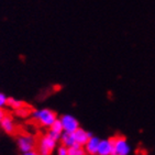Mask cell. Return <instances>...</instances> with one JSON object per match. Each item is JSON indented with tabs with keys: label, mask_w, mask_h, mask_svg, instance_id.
Segmentation results:
<instances>
[{
	"label": "cell",
	"mask_w": 155,
	"mask_h": 155,
	"mask_svg": "<svg viewBox=\"0 0 155 155\" xmlns=\"http://www.w3.org/2000/svg\"><path fill=\"white\" fill-rule=\"evenodd\" d=\"M0 125H1V128H2L3 131L7 132V133H9V134H12V133L15 131V124L10 116L5 117V118L1 120Z\"/></svg>",
	"instance_id": "cell-10"
},
{
	"label": "cell",
	"mask_w": 155,
	"mask_h": 155,
	"mask_svg": "<svg viewBox=\"0 0 155 155\" xmlns=\"http://www.w3.org/2000/svg\"><path fill=\"white\" fill-rule=\"evenodd\" d=\"M112 151H114V141H112V139L100 140L97 155H111Z\"/></svg>",
	"instance_id": "cell-6"
},
{
	"label": "cell",
	"mask_w": 155,
	"mask_h": 155,
	"mask_svg": "<svg viewBox=\"0 0 155 155\" xmlns=\"http://www.w3.org/2000/svg\"><path fill=\"white\" fill-rule=\"evenodd\" d=\"M18 147L22 153L29 152L35 149L36 146V139L31 134H21L18 137Z\"/></svg>",
	"instance_id": "cell-4"
},
{
	"label": "cell",
	"mask_w": 155,
	"mask_h": 155,
	"mask_svg": "<svg viewBox=\"0 0 155 155\" xmlns=\"http://www.w3.org/2000/svg\"><path fill=\"white\" fill-rule=\"evenodd\" d=\"M8 104V97L5 94L0 93V108H3Z\"/></svg>",
	"instance_id": "cell-15"
},
{
	"label": "cell",
	"mask_w": 155,
	"mask_h": 155,
	"mask_svg": "<svg viewBox=\"0 0 155 155\" xmlns=\"http://www.w3.org/2000/svg\"><path fill=\"white\" fill-rule=\"evenodd\" d=\"M74 137H75V141H76V144H77V145L84 146L87 143V141L90 139L91 133L87 132L86 130H84V129L79 128L74 132Z\"/></svg>",
	"instance_id": "cell-7"
},
{
	"label": "cell",
	"mask_w": 155,
	"mask_h": 155,
	"mask_svg": "<svg viewBox=\"0 0 155 155\" xmlns=\"http://www.w3.org/2000/svg\"><path fill=\"white\" fill-rule=\"evenodd\" d=\"M56 144L57 141L46 133L40 137L38 143V152L40 153V155H51L56 147Z\"/></svg>",
	"instance_id": "cell-2"
},
{
	"label": "cell",
	"mask_w": 155,
	"mask_h": 155,
	"mask_svg": "<svg viewBox=\"0 0 155 155\" xmlns=\"http://www.w3.org/2000/svg\"><path fill=\"white\" fill-rule=\"evenodd\" d=\"M6 116H7L6 111L3 110V108H0V122H1V120H2Z\"/></svg>",
	"instance_id": "cell-18"
},
{
	"label": "cell",
	"mask_w": 155,
	"mask_h": 155,
	"mask_svg": "<svg viewBox=\"0 0 155 155\" xmlns=\"http://www.w3.org/2000/svg\"><path fill=\"white\" fill-rule=\"evenodd\" d=\"M7 106H9L10 108H12V109L17 110V109H19V108L23 107L24 104H23V101H21V100H18V99L8 98V104H7Z\"/></svg>",
	"instance_id": "cell-13"
},
{
	"label": "cell",
	"mask_w": 155,
	"mask_h": 155,
	"mask_svg": "<svg viewBox=\"0 0 155 155\" xmlns=\"http://www.w3.org/2000/svg\"><path fill=\"white\" fill-rule=\"evenodd\" d=\"M68 155H86V151L83 146L75 145L68 149Z\"/></svg>",
	"instance_id": "cell-12"
},
{
	"label": "cell",
	"mask_w": 155,
	"mask_h": 155,
	"mask_svg": "<svg viewBox=\"0 0 155 155\" xmlns=\"http://www.w3.org/2000/svg\"><path fill=\"white\" fill-rule=\"evenodd\" d=\"M114 141V151L111 155H129L131 151V146L124 137H116L112 139Z\"/></svg>",
	"instance_id": "cell-3"
},
{
	"label": "cell",
	"mask_w": 155,
	"mask_h": 155,
	"mask_svg": "<svg viewBox=\"0 0 155 155\" xmlns=\"http://www.w3.org/2000/svg\"><path fill=\"white\" fill-rule=\"evenodd\" d=\"M32 118L36 120L43 127L46 128H51L53 123L57 120L56 114L51 109H38V110H33L31 112Z\"/></svg>",
	"instance_id": "cell-1"
},
{
	"label": "cell",
	"mask_w": 155,
	"mask_h": 155,
	"mask_svg": "<svg viewBox=\"0 0 155 155\" xmlns=\"http://www.w3.org/2000/svg\"><path fill=\"white\" fill-rule=\"evenodd\" d=\"M57 155H68V147L64 145H61L57 149Z\"/></svg>",
	"instance_id": "cell-16"
},
{
	"label": "cell",
	"mask_w": 155,
	"mask_h": 155,
	"mask_svg": "<svg viewBox=\"0 0 155 155\" xmlns=\"http://www.w3.org/2000/svg\"><path fill=\"white\" fill-rule=\"evenodd\" d=\"M22 155H40V153L35 150H32V151H29V152H25L23 153Z\"/></svg>",
	"instance_id": "cell-17"
},
{
	"label": "cell",
	"mask_w": 155,
	"mask_h": 155,
	"mask_svg": "<svg viewBox=\"0 0 155 155\" xmlns=\"http://www.w3.org/2000/svg\"><path fill=\"white\" fill-rule=\"evenodd\" d=\"M63 127H62V122H61L60 119H57L55 122L53 123L51 128H50V131L48 132V134H50L54 140L58 141L61 139V135L63 133Z\"/></svg>",
	"instance_id": "cell-9"
},
{
	"label": "cell",
	"mask_w": 155,
	"mask_h": 155,
	"mask_svg": "<svg viewBox=\"0 0 155 155\" xmlns=\"http://www.w3.org/2000/svg\"><path fill=\"white\" fill-rule=\"evenodd\" d=\"M96 155H97V154H96Z\"/></svg>",
	"instance_id": "cell-19"
},
{
	"label": "cell",
	"mask_w": 155,
	"mask_h": 155,
	"mask_svg": "<svg viewBox=\"0 0 155 155\" xmlns=\"http://www.w3.org/2000/svg\"><path fill=\"white\" fill-rule=\"evenodd\" d=\"M61 142H62V145L66 146V147H72V146L77 145L76 144V141H75L74 133H69V132H63L62 135H61Z\"/></svg>",
	"instance_id": "cell-11"
},
{
	"label": "cell",
	"mask_w": 155,
	"mask_h": 155,
	"mask_svg": "<svg viewBox=\"0 0 155 155\" xmlns=\"http://www.w3.org/2000/svg\"><path fill=\"white\" fill-rule=\"evenodd\" d=\"M99 142H100V139L97 137H90V139L87 141V143L85 144V151L86 153H88L89 155H96L97 154V151H98V146H99Z\"/></svg>",
	"instance_id": "cell-8"
},
{
	"label": "cell",
	"mask_w": 155,
	"mask_h": 155,
	"mask_svg": "<svg viewBox=\"0 0 155 155\" xmlns=\"http://www.w3.org/2000/svg\"><path fill=\"white\" fill-rule=\"evenodd\" d=\"M61 122H62L63 131L69 132V133H74L77 129H79V123L78 120L75 117L71 114H64L61 117Z\"/></svg>",
	"instance_id": "cell-5"
},
{
	"label": "cell",
	"mask_w": 155,
	"mask_h": 155,
	"mask_svg": "<svg viewBox=\"0 0 155 155\" xmlns=\"http://www.w3.org/2000/svg\"><path fill=\"white\" fill-rule=\"evenodd\" d=\"M30 114H31L30 109H29L25 104H24L23 107H21V108H19V109L15 110V114L19 116V117H22V118H25V117H28Z\"/></svg>",
	"instance_id": "cell-14"
}]
</instances>
